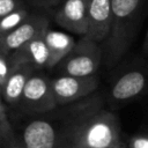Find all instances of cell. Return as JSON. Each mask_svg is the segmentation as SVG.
<instances>
[{"label": "cell", "instance_id": "6da1fadb", "mask_svg": "<svg viewBox=\"0 0 148 148\" xmlns=\"http://www.w3.org/2000/svg\"><path fill=\"white\" fill-rule=\"evenodd\" d=\"M60 148H123L118 118L99 102L79 105L59 128Z\"/></svg>", "mask_w": 148, "mask_h": 148}, {"label": "cell", "instance_id": "7a4b0ae2", "mask_svg": "<svg viewBox=\"0 0 148 148\" xmlns=\"http://www.w3.org/2000/svg\"><path fill=\"white\" fill-rule=\"evenodd\" d=\"M141 0H111V31L106 39V64L113 66L125 53Z\"/></svg>", "mask_w": 148, "mask_h": 148}, {"label": "cell", "instance_id": "3957f363", "mask_svg": "<svg viewBox=\"0 0 148 148\" xmlns=\"http://www.w3.org/2000/svg\"><path fill=\"white\" fill-rule=\"evenodd\" d=\"M102 60V50L97 43L87 38H81L75 43L72 51L59 64L64 75L91 76Z\"/></svg>", "mask_w": 148, "mask_h": 148}, {"label": "cell", "instance_id": "277c9868", "mask_svg": "<svg viewBox=\"0 0 148 148\" xmlns=\"http://www.w3.org/2000/svg\"><path fill=\"white\" fill-rule=\"evenodd\" d=\"M20 103L29 113H43L56 109L58 103L52 91L51 80L40 74H34L23 90Z\"/></svg>", "mask_w": 148, "mask_h": 148}, {"label": "cell", "instance_id": "5b68a950", "mask_svg": "<svg viewBox=\"0 0 148 148\" xmlns=\"http://www.w3.org/2000/svg\"><path fill=\"white\" fill-rule=\"evenodd\" d=\"M98 76H71L61 75L51 80L52 91L58 105L75 102L87 97L98 87Z\"/></svg>", "mask_w": 148, "mask_h": 148}, {"label": "cell", "instance_id": "8992f818", "mask_svg": "<svg viewBox=\"0 0 148 148\" xmlns=\"http://www.w3.org/2000/svg\"><path fill=\"white\" fill-rule=\"evenodd\" d=\"M47 28L49 21L44 16H29L20 27L0 37V52L10 54L18 51Z\"/></svg>", "mask_w": 148, "mask_h": 148}, {"label": "cell", "instance_id": "52a82bcc", "mask_svg": "<svg viewBox=\"0 0 148 148\" xmlns=\"http://www.w3.org/2000/svg\"><path fill=\"white\" fill-rule=\"evenodd\" d=\"M10 56L14 60V66L5 87L1 89V95L2 101L7 104H16L20 103L23 90L29 79L34 75L35 67L18 52H13Z\"/></svg>", "mask_w": 148, "mask_h": 148}, {"label": "cell", "instance_id": "ba28073f", "mask_svg": "<svg viewBox=\"0 0 148 148\" xmlns=\"http://www.w3.org/2000/svg\"><path fill=\"white\" fill-rule=\"evenodd\" d=\"M89 0H65L56 13V22L67 31L86 36L88 32Z\"/></svg>", "mask_w": 148, "mask_h": 148}, {"label": "cell", "instance_id": "9c48e42d", "mask_svg": "<svg viewBox=\"0 0 148 148\" xmlns=\"http://www.w3.org/2000/svg\"><path fill=\"white\" fill-rule=\"evenodd\" d=\"M111 0H89L88 32L84 38L95 43L104 42L111 31Z\"/></svg>", "mask_w": 148, "mask_h": 148}, {"label": "cell", "instance_id": "30bf717a", "mask_svg": "<svg viewBox=\"0 0 148 148\" xmlns=\"http://www.w3.org/2000/svg\"><path fill=\"white\" fill-rule=\"evenodd\" d=\"M24 148H60L59 130L45 119L30 121L23 131Z\"/></svg>", "mask_w": 148, "mask_h": 148}, {"label": "cell", "instance_id": "8fae6325", "mask_svg": "<svg viewBox=\"0 0 148 148\" xmlns=\"http://www.w3.org/2000/svg\"><path fill=\"white\" fill-rule=\"evenodd\" d=\"M147 86V76L141 71H131L123 74L113 84L111 96L117 101H125L140 95Z\"/></svg>", "mask_w": 148, "mask_h": 148}, {"label": "cell", "instance_id": "7c38bea8", "mask_svg": "<svg viewBox=\"0 0 148 148\" xmlns=\"http://www.w3.org/2000/svg\"><path fill=\"white\" fill-rule=\"evenodd\" d=\"M45 39L50 50L49 68L60 64L76 43L72 36L65 32L52 30L50 28H47L45 31Z\"/></svg>", "mask_w": 148, "mask_h": 148}, {"label": "cell", "instance_id": "4fadbf2b", "mask_svg": "<svg viewBox=\"0 0 148 148\" xmlns=\"http://www.w3.org/2000/svg\"><path fill=\"white\" fill-rule=\"evenodd\" d=\"M45 31L37 35L29 43H27L18 52L23 58H25L35 68L37 67H47L50 62V50L45 39Z\"/></svg>", "mask_w": 148, "mask_h": 148}, {"label": "cell", "instance_id": "5bb4252c", "mask_svg": "<svg viewBox=\"0 0 148 148\" xmlns=\"http://www.w3.org/2000/svg\"><path fill=\"white\" fill-rule=\"evenodd\" d=\"M0 142L2 143L3 147L7 148L18 143L15 133L12 128L10 121L7 117V109L3 101L0 104Z\"/></svg>", "mask_w": 148, "mask_h": 148}, {"label": "cell", "instance_id": "9a60e30c", "mask_svg": "<svg viewBox=\"0 0 148 148\" xmlns=\"http://www.w3.org/2000/svg\"><path fill=\"white\" fill-rule=\"evenodd\" d=\"M29 13L24 8H20L14 13L0 18V37L7 35L8 32L20 27L25 20L29 18Z\"/></svg>", "mask_w": 148, "mask_h": 148}, {"label": "cell", "instance_id": "2e32d148", "mask_svg": "<svg viewBox=\"0 0 148 148\" xmlns=\"http://www.w3.org/2000/svg\"><path fill=\"white\" fill-rule=\"evenodd\" d=\"M14 60L10 54L0 52V88L2 89L13 69Z\"/></svg>", "mask_w": 148, "mask_h": 148}, {"label": "cell", "instance_id": "e0dca14e", "mask_svg": "<svg viewBox=\"0 0 148 148\" xmlns=\"http://www.w3.org/2000/svg\"><path fill=\"white\" fill-rule=\"evenodd\" d=\"M22 8L17 0H0V18Z\"/></svg>", "mask_w": 148, "mask_h": 148}, {"label": "cell", "instance_id": "ac0fdd59", "mask_svg": "<svg viewBox=\"0 0 148 148\" xmlns=\"http://www.w3.org/2000/svg\"><path fill=\"white\" fill-rule=\"evenodd\" d=\"M131 148H148V135H136L130 141Z\"/></svg>", "mask_w": 148, "mask_h": 148}, {"label": "cell", "instance_id": "d6986e66", "mask_svg": "<svg viewBox=\"0 0 148 148\" xmlns=\"http://www.w3.org/2000/svg\"><path fill=\"white\" fill-rule=\"evenodd\" d=\"M28 1L37 7H54L61 5L65 0H28Z\"/></svg>", "mask_w": 148, "mask_h": 148}, {"label": "cell", "instance_id": "ffe728a7", "mask_svg": "<svg viewBox=\"0 0 148 148\" xmlns=\"http://www.w3.org/2000/svg\"><path fill=\"white\" fill-rule=\"evenodd\" d=\"M143 50H145V52H147V53H148V30H147V34H146V37H145Z\"/></svg>", "mask_w": 148, "mask_h": 148}, {"label": "cell", "instance_id": "44dd1931", "mask_svg": "<svg viewBox=\"0 0 148 148\" xmlns=\"http://www.w3.org/2000/svg\"><path fill=\"white\" fill-rule=\"evenodd\" d=\"M9 148H24V146L18 142V143H16V145H14V146H12V147H9Z\"/></svg>", "mask_w": 148, "mask_h": 148}]
</instances>
